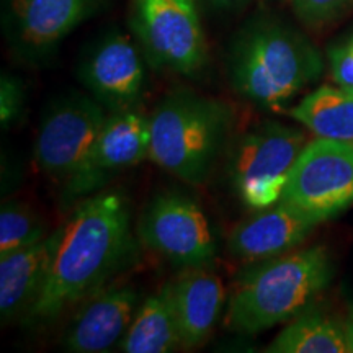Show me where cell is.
Wrapping results in <instances>:
<instances>
[{"mask_svg":"<svg viewBox=\"0 0 353 353\" xmlns=\"http://www.w3.org/2000/svg\"><path fill=\"white\" fill-rule=\"evenodd\" d=\"M51 239L46 278L25 316L26 325L57 319L126 267L134 252L130 201L120 192L105 190L83 198Z\"/></svg>","mask_w":353,"mask_h":353,"instance_id":"6da1fadb","label":"cell"},{"mask_svg":"<svg viewBox=\"0 0 353 353\" xmlns=\"http://www.w3.org/2000/svg\"><path fill=\"white\" fill-rule=\"evenodd\" d=\"M226 69L242 99L280 112L321 77L324 61L298 30L262 15L250 19L232 38Z\"/></svg>","mask_w":353,"mask_h":353,"instance_id":"7a4b0ae2","label":"cell"},{"mask_svg":"<svg viewBox=\"0 0 353 353\" xmlns=\"http://www.w3.org/2000/svg\"><path fill=\"white\" fill-rule=\"evenodd\" d=\"M332 276V257L324 245L247 263L232 283L224 324L242 335L286 324L311 306Z\"/></svg>","mask_w":353,"mask_h":353,"instance_id":"3957f363","label":"cell"},{"mask_svg":"<svg viewBox=\"0 0 353 353\" xmlns=\"http://www.w3.org/2000/svg\"><path fill=\"white\" fill-rule=\"evenodd\" d=\"M149 123V159L175 179L201 185L226 145L232 112L221 100L180 88L159 101Z\"/></svg>","mask_w":353,"mask_h":353,"instance_id":"277c9868","label":"cell"},{"mask_svg":"<svg viewBox=\"0 0 353 353\" xmlns=\"http://www.w3.org/2000/svg\"><path fill=\"white\" fill-rule=\"evenodd\" d=\"M306 144V132L276 121L244 132L232 145L228 165L234 193L255 211L275 205Z\"/></svg>","mask_w":353,"mask_h":353,"instance_id":"5b68a950","label":"cell"},{"mask_svg":"<svg viewBox=\"0 0 353 353\" xmlns=\"http://www.w3.org/2000/svg\"><path fill=\"white\" fill-rule=\"evenodd\" d=\"M131 26L156 69L193 77L208 63L198 0H131Z\"/></svg>","mask_w":353,"mask_h":353,"instance_id":"8992f818","label":"cell"},{"mask_svg":"<svg viewBox=\"0 0 353 353\" xmlns=\"http://www.w3.org/2000/svg\"><path fill=\"white\" fill-rule=\"evenodd\" d=\"M108 110L90 94L70 92L44 110L33 157L39 174L64 187L94 149Z\"/></svg>","mask_w":353,"mask_h":353,"instance_id":"52a82bcc","label":"cell"},{"mask_svg":"<svg viewBox=\"0 0 353 353\" xmlns=\"http://www.w3.org/2000/svg\"><path fill=\"white\" fill-rule=\"evenodd\" d=\"M107 3L108 0H2L0 20L6 44L19 63L41 68Z\"/></svg>","mask_w":353,"mask_h":353,"instance_id":"ba28073f","label":"cell"},{"mask_svg":"<svg viewBox=\"0 0 353 353\" xmlns=\"http://www.w3.org/2000/svg\"><path fill=\"white\" fill-rule=\"evenodd\" d=\"M139 241L175 267H208L218 254L213 226L195 200L161 193L141 213Z\"/></svg>","mask_w":353,"mask_h":353,"instance_id":"9c48e42d","label":"cell"},{"mask_svg":"<svg viewBox=\"0 0 353 353\" xmlns=\"http://www.w3.org/2000/svg\"><path fill=\"white\" fill-rule=\"evenodd\" d=\"M281 200L321 223L353 205V144L316 138L291 169Z\"/></svg>","mask_w":353,"mask_h":353,"instance_id":"30bf717a","label":"cell"},{"mask_svg":"<svg viewBox=\"0 0 353 353\" xmlns=\"http://www.w3.org/2000/svg\"><path fill=\"white\" fill-rule=\"evenodd\" d=\"M151 149V123L138 108L108 113L81 170L61 187L65 205L95 195L118 174L143 164Z\"/></svg>","mask_w":353,"mask_h":353,"instance_id":"8fae6325","label":"cell"},{"mask_svg":"<svg viewBox=\"0 0 353 353\" xmlns=\"http://www.w3.org/2000/svg\"><path fill=\"white\" fill-rule=\"evenodd\" d=\"M141 51L130 34L113 30L88 44L79 61V81L110 113L139 107L145 90Z\"/></svg>","mask_w":353,"mask_h":353,"instance_id":"7c38bea8","label":"cell"},{"mask_svg":"<svg viewBox=\"0 0 353 353\" xmlns=\"http://www.w3.org/2000/svg\"><path fill=\"white\" fill-rule=\"evenodd\" d=\"M139 307L138 290L105 286L87 299L65 327L61 347L72 353H103L120 345Z\"/></svg>","mask_w":353,"mask_h":353,"instance_id":"4fadbf2b","label":"cell"},{"mask_svg":"<svg viewBox=\"0 0 353 353\" xmlns=\"http://www.w3.org/2000/svg\"><path fill=\"white\" fill-rule=\"evenodd\" d=\"M319 224V219L280 200L236 224L228 249L245 263L278 257L301 245Z\"/></svg>","mask_w":353,"mask_h":353,"instance_id":"5bb4252c","label":"cell"},{"mask_svg":"<svg viewBox=\"0 0 353 353\" xmlns=\"http://www.w3.org/2000/svg\"><path fill=\"white\" fill-rule=\"evenodd\" d=\"M170 286L182 348L193 350L208 341L226 311V288L221 276L206 267L182 268Z\"/></svg>","mask_w":353,"mask_h":353,"instance_id":"9a60e30c","label":"cell"},{"mask_svg":"<svg viewBox=\"0 0 353 353\" xmlns=\"http://www.w3.org/2000/svg\"><path fill=\"white\" fill-rule=\"evenodd\" d=\"M51 234L0 257V317L23 321L41 293L51 254Z\"/></svg>","mask_w":353,"mask_h":353,"instance_id":"2e32d148","label":"cell"},{"mask_svg":"<svg viewBox=\"0 0 353 353\" xmlns=\"http://www.w3.org/2000/svg\"><path fill=\"white\" fill-rule=\"evenodd\" d=\"M118 347L125 353H170L182 348L170 281L139 304Z\"/></svg>","mask_w":353,"mask_h":353,"instance_id":"e0dca14e","label":"cell"},{"mask_svg":"<svg viewBox=\"0 0 353 353\" xmlns=\"http://www.w3.org/2000/svg\"><path fill=\"white\" fill-rule=\"evenodd\" d=\"M288 114L316 138L353 144V94L347 88H316L291 107Z\"/></svg>","mask_w":353,"mask_h":353,"instance_id":"ac0fdd59","label":"cell"},{"mask_svg":"<svg viewBox=\"0 0 353 353\" xmlns=\"http://www.w3.org/2000/svg\"><path fill=\"white\" fill-rule=\"evenodd\" d=\"M268 353H348L345 322L316 309H306L267 347Z\"/></svg>","mask_w":353,"mask_h":353,"instance_id":"d6986e66","label":"cell"},{"mask_svg":"<svg viewBox=\"0 0 353 353\" xmlns=\"http://www.w3.org/2000/svg\"><path fill=\"white\" fill-rule=\"evenodd\" d=\"M37 211L20 201H6L0 210V257L46 237Z\"/></svg>","mask_w":353,"mask_h":353,"instance_id":"ffe728a7","label":"cell"},{"mask_svg":"<svg viewBox=\"0 0 353 353\" xmlns=\"http://www.w3.org/2000/svg\"><path fill=\"white\" fill-rule=\"evenodd\" d=\"M294 17L311 30H322L353 12V0H291Z\"/></svg>","mask_w":353,"mask_h":353,"instance_id":"44dd1931","label":"cell"},{"mask_svg":"<svg viewBox=\"0 0 353 353\" xmlns=\"http://www.w3.org/2000/svg\"><path fill=\"white\" fill-rule=\"evenodd\" d=\"M25 87L19 77L2 72L0 77V123L3 130L15 125L25 112Z\"/></svg>","mask_w":353,"mask_h":353,"instance_id":"7402d4cb","label":"cell"},{"mask_svg":"<svg viewBox=\"0 0 353 353\" xmlns=\"http://www.w3.org/2000/svg\"><path fill=\"white\" fill-rule=\"evenodd\" d=\"M250 0H205V3L213 12L218 13H234L241 12L247 7Z\"/></svg>","mask_w":353,"mask_h":353,"instance_id":"603a6c76","label":"cell"},{"mask_svg":"<svg viewBox=\"0 0 353 353\" xmlns=\"http://www.w3.org/2000/svg\"><path fill=\"white\" fill-rule=\"evenodd\" d=\"M345 335H347V343H348V353H353V304L345 321Z\"/></svg>","mask_w":353,"mask_h":353,"instance_id":"cb8c5ba5","label":"cell"},{"mask_svg":"<svg viewBox=\"0 0 353 353\" xmlns=\"http://www.w3.org/2000/svg\"><path fill=\"white\" fill-rule=\"evenodd\" d=\"M343 46H345V50L348 51V54H350L353 61V37L350 39H347V41H343Z\"/></svg>","mask_w":353,"mask_h":353,"instance_id":"d4e9b609","label":"cell"},{"mask_svg":"<svg viewBox=\"0 0 353 353\" xmlns=\"http://www.w3.org/2000/svg\"><path fill=\"white\" fill-rule=\"evenodd\" d=\"M350 92H352V94H353V88H352V90H350Z\"/></svg>","mask_w":353,"mask_h":353,"instance_id":"484cf974","label":"cell"}]
</instances>
